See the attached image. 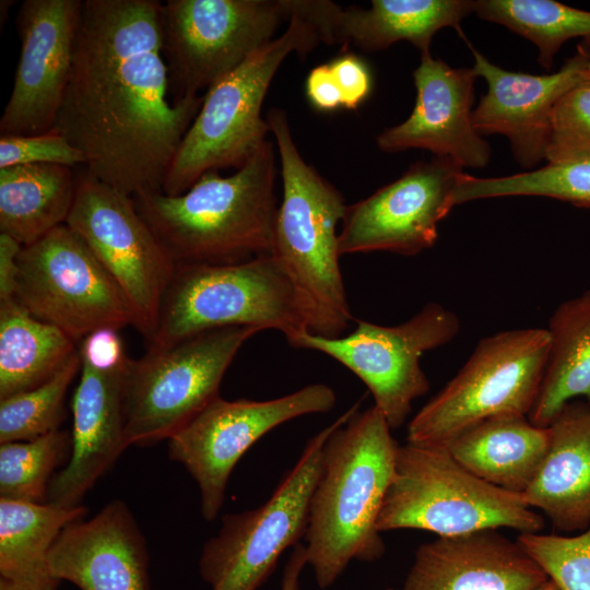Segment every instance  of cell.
<instances>
[{
	"label": "cell",
	"instance_id": "4fadbf2b",
	"mask_svg": "<svg viewBox=\"0 0 590 590\" xmlns=\"http://www.w3.org/2000/svg\"><path fill=\"white\" fill-rule=\"evenodd\" d=\"M459 330L460 320L453 311L428 303L398 326L358 320L345 337L324 338L302 331L287 342L293 347L323 353L351 370L396 429L406 421L413 401L429 390L421 368L422 355L453 340Z\"/></svg>",
	"mask_w": 590,
	"mask_h": 590
},
{
	"label": "cell",
	"instance_id": "836d02e7",
	"mask_svg": "<svg viewBox=\"0 0 590 590\" xmlns=\"http://www.w3.org/2000/svg\"><path fill=\"white\" fill-rule=\"evenodd\" d=\"M517 541L559 590H590V527L570 536L520 533Z\"/></svg>",
	"mask_w": 590,
	"mask_h": 590
},
{
	"label": "cell",
	"instance_id": "ee69618b",
	"mask_svg": "<svg viewBox=\"0 0 590 590\" xmlns=\"http://www.w3.org/2000/svg\"><path fill=\"white\" fill-rule=\"evenodd\" d=\"M586 79L590 81V47H588V61L586 66Z\"/></svg>",
	"mask_w": 590,
	"mask_h": 590
},
{
	"label": "cell",
	"instance_id": "5b68a950",
	"mask_svg": "<svg viewBox=\"0 0 590 590\" xmlns=\"http://www.w3.org/2000/svg\"><path fill=\"white\" fill-rule=\"evenodd\" d=\"M288 15L285 32L204 93L167 172L163 193L179 196L209 170L239 169L268 140L270 128L261 109L273 76L287 56H305L321 43L310 23L290 10Z\"/></svg>",
	"mask_w": 590,
	"mask_h": 590
},
{
	"label": "cell",
	"instance_id": "ffe728a7",
	"mask_svg": "<svg viewBox=\"0 0 590 590\" xmlns=\"http://www.w3.org/2000/svg\"><path fill=\"white\" fill-rule=\"evenodd\" d=\"M48 565L54 578L81 590H149L145 540L118 499L92 518L67 526L50 550Z\"/></svg>",
	"mask_w": 590,
	"mask_h": 590
},
{
	"label": "cell",
	"instance_id": "ac0fdd59",
	"mask_svg": "<svg viewBox=\"0 0 590 590\" xmlns=\"http://www.w3.org/2000/svg\"><path fill=\"white\" fill-rule=\"evenodd\" d=\"M477 76L473 67L452 68L429 51L421 52L413 72L414 108L406 120L377 137V146L386 153L424 149L461 167H485L491 146L472 123Z\"/></svg>",
	"mask_w": 590,
	"mask_h": 590
},
{
	"label": "cell",
	"instance_id": "b9f144b4",
	"mask_svg": "<svg viewBox=\"0 0 590 590\" xmlns=\"http://www.w3.org/2000/svg\"><path fill=\"white\" fill-rule=\"evenodd\" d=\"M0 590H28V589L13 581L0 578Z\"/></svg>",
	"mask_w": 590,
	"mask_h": 590
},
{
	"label": "cell",
	"instance_id": "e0dca14e",
	"mask_svg": "<svg viewBox=\"0 0 590 590\" xmlns=\"http://www.w3.org/2000/svg\"><path fill=\"white\" fill-rule=\"evenodd\" d=\"M83 0H25L17 13L20 58L0 118L1 135L49 132L70 79Z\"/></svg>",
	"mask_w": 590,
	"mask_h": 590
},
{
	"label": "cell",
	"instance_id": "2e32d148",
	"mask_svg": "<svg viewBox=\"0 0 590 590\" xmlns=\"http://www.w3.org/2000/svg\"><path fill=\"white\" fill-rule=\"evenodd\" d=\"M464 173L446 157L413 163L398 179L346 206L339 252L414 256L434 246Z\"/></svg>",
	"mask_w": 590,
	"mask_h": 590
},
{
	"label": "cell",
	"instance_id": "f546056e",
	"mask_svg": "<svg viewBox=\"0 0 590 590\" xmlns=\"http://www.w3.org/2000/svg\"><path fill=\"white\" fill-rule=\"evenodd\" d=\"M474 13L532 42L538 62L551 70L564 43L582 38L590 47V12L552 0H477Z\"/></svg>",
	"mask_w": 590,
	"mask_h": 590
},
{
	"label": "cell",
	"instance_id": "83f0119b",
	"mask_svg": "<svg viewBox=\"0 0 590 590\" xmlns=\"http://www.w3.org/2000/svg\"><path fill=\"white\" fill-rule=\"evenodd\" d=\"M550 347L530 422L548 427L564 406L585 399L590 405V291L563 302L546 328Z\"/></svg>",
	"mask_w": 590,
	"mask_h": 590
},
{
	"label": "cell",
	"instance_id": "7bdbcfd3",
	"mask_svg": "<svg viewBox=\"0 0 590 590\" xmlns=\"http://www.w3.org/2000/svg\"><path fill=\"white\" fill-rule=\"evenodd\" d=\"M536 590H559L554 582H552L550 579L547 582H545L543 586L538 588Z\"/></svg>",
	"mask_w": 590,
	"mask_h": 590
},
{
	"label": "cell",
	"instance_id": "277c9868",
	"mask_svg": "<svg viewBox=\"0 0 590 590\" xmlns=\"http://www.w3.org/2000/svg\"><path fill=\"white\" fill-rule=\"evenodd\" d=\"M283 184L272 256L293 284L309 333L341 337L353 317L340 269L339 234L346 204L342 193L300 156L286 113L267 114Z\"/></svg>",
	"mask_w": 590,
	"mask_h": 590
},
{
	"label": "cell",
	"instance_id": "e575fe53",
	"mask_svg": "<svg viewBox=\"0 0 590 590\" xmlns=\"http://www.w3.org/2000/svg\"><path fill=\"white\" fill-rule=\"evenodd\" d=\"M545 160L590 161V81L575 85L554 105Z\"/></svg>",
	"mask_w": 590,
	"mask_h": 590
},
{
	"label": "cell",
	"instance_id": "74e56055",
	"mask_svg": "<svg viewBox=\"0 0 590 590\" xmlns=\"http://www.w3.org/2000/svg\"><path fill=\"white\" fill-rule=\"evenodd\" d=\"M118 331L114 328H102L86 335L79 347L82 364L104 373L123 367L129 357Z\"/></svg>",
	"mask_w": 590,
	"mask_h": 590
},
{
	"label": "cell",
	"instance_id": "5bb4252c",
	"mask_svg": "<svg viewBox=\"0 0 590 590\" xmlns=\"http://www.w3.org/2000/svg\"><path fill=\"white\" fill-rule=\"evenodd\" d=\"M88 246L130 303L134 328L146 342L176 263L138 212L133 199L78 173V190L66 223Z\"/></svg>",
	"mask_w": 590,
	"mask_h": 590
},
{
	"label": "cell",
	"instance_id": "6da1fadb",
	"mask_svg": "<svg viewBox=\"0 0 590 590\" xmlns=\"http://www.w3.org/2000/svg\"><path fill=\"white\" fill-rule=\"evenodd\" d=\"M158 0H83L68 86L50 131L85 172L133 197L161 191L204 94L174 102Z\"/></svg>",
	"mask_w": 590,
	"mask_h": 590
},
{
	"label": "cell",
	"instance_id": "52a82bcc",
	"mask_svg": "<svg viewBox=\"0 0 590 590\" xmlns=\"http://www.w3.org/2000/svg\"><path fill=\"white\" fill-rule=\"evenodd\" d=\"M228 327L307 331L297 293L273 256L232 264H176L146 350Z\"/></svg>",
	"mask_w": 590,
	"mask_h": 590
},
{
	"label": "cell",
	"instance_id": "7c38bea8",
	"mask_svg": "<svg viewBox=\"0 0 590 590\" xmlns=\"http://www.w3.org/2000/svg\"><path fill=\"white\" fill-rule=\"evenodd\" d=\"M14 298L75 343L102 328L135 326L118 284L67 224L22 247Z\"/></svg>",
	"mask_w": 590,
	"mask_h": 590
},
{
	"label": "cell",
	"instance_id": "d6986e66",
	"mask_svg": "<svg viewBox=\"0 0 590 590\" xmlns=\"http://www.w3.org/2000/svg\"><path fill=\"white\" fill-rule=\"evenodd\" d=\"M471 50L473 69L487 83L486 93L472 113L473 127L481 135L497 133L508 138L516 162L530 170L545 158L554 105L568 90L587 81L588 46L579 44L559 71L544 75L504 70L474 48Z\"/></svg>",
	"mask_w": 590,
	"mask_h": 590
},
{
	"label": "cell",
	"instance_id": "ab89813d",
	"mask_svg": "<svg viewBox=\"0 0 590 590\" xmlns=\"http://www.w3.org/2000/svg\"><path fill=\"white\" fill-rule=\"evenodd\" d=\"M22 245L0 233V302L15 296L19 278V255Z\"/></svg>",
	"mask_w": 590,
	"mask_h": 590
},
{
	"label": "cell",
	"instance_id": "1f68e13d",
	"mask_svg": "<svg viewBox=\"0 0 590 590\" xmlns=\"http://www.w3.org/2000/svg\"><path fill=\"white\" fill-rule=\"evenodd\" d=\"M71 452V434L56 429L31 440L0 444V498L43 503L55 469Z\"/></svg>",
	"mask_w": 590,
	"mask_h": 590
},
{
	"label": "cell",
	"instance_id": "484cf974",
	"mask_svg": "<svg viewBox=\"0 0 590 590\" xmlns=\"http://www.w3.org/2000/svg\"><path fill=\"white\" fill-rule=\"evenodd\" d=\"M78 190L74 168L26 164L0 168V233L31 245L67 223Z\"/></svg>",
	"mask_w": 590,
	"mask_h": 590
},
{
	"label": "cell",
	"instance_id": "cb8c5ba5",
	"mask_svg": "<svg viewBox=\"0 0 590 590\" xmlns=\"http://www.w3.org/2000/svg\"><path fill=\"white\" fill-rule=\"evenodd\" d=\"M548 430L547 452L522 496L556 529L583 531L590 527V405L567 403Z\"/></svg>",
	"mask_w": 590,
	"mask_h": 590
},
{
	"label": "cell",
	"instance_id": "603a6c76",
	"mask_svg": "<svg viewBox=\"0 0 590 590\" xmlns=\"http://www.w3.org/2000/svg\"><path fill=\"white\" fill-rule=\"evenodd\" d=\"M127 363L109 373L82 364L71 405V452L66 467L54 474L46 503L79 506L86 492L129 447L123 415Z\"/></svg>",
	"mask_w": 590,
	"mask_h": 590
},
{
	"label": "cell",
	"instance_id": "d590c367",
	"mask_svg": "<svg viewBox=\"0 0 590 590\" xmlns=\"http://www.w3.org/2000/svg\"><path fill=\"white\" fill-rule=\"evenodd\" d=\"M26 164L85 166L84 155L69 140L49 131L35 135H1L0 168Z\"/></svg>",
	"mask_w": 590,
	"mask_h": 590
},
{
	"label": "cell",
	"instance_id": "3957f363",
	"mask_svg": "<svg viewBox=\"0 0 590 590\" xmlns=\"http://www.w3.org/2000/svg\"><path fill=\"white\" fill-rule=\"evenodd\" d=\"M274 144L229 176L204 173L187 191L132 197L176 264H232L271 256L278 215Z\"/></svg>",
	"mask_w": 590,
	"mask_h": 590
},
{
	"label": "cell",
	"instance_id": "ba28073f",
	"mask_svg": "<svg viewBox=\"0 0 590 590\" xmlns=\"http://www.w3.org/2000/svg\"><path fill=\"white\" fill-rule=\"evenodd\" d=\"M548 347L546 328L511 329L481 339L456 376L410 421L406 442L446 446L487 418L528 416Z\"/></svg>",
	"mask_w": 590,
	"mask_h": 590
},
{
	"label": "cell",
	"instance_id": "60d3db41",
	"mask_svg": "<svg viewBox=\"0 0 590 590\" xmlns=\"http://www.w3.org/2000/svg\"><path fill=\"white\" fill-rule=\"evenodd\" d=\"M306 565V547L302 543H298L293 547L286 563L281 590H299V576Z\"/></svg>",
	"mask_w": 590,
	"mask_h": 590
},
{
	"label": "cell",
	"instance_id": "9a60e30c",
	"mask_svg": "<svg viewBox=\"0 0 590 590\" xmlns=\"http://www.w3.org/2000/svg\"><path fill=\"white\" fill-rule=\"evenodd\" d=\"M335 401L324 384L264 401L217 397L176 432L168 439L169 458L197 482L203 518L211 521L219 515L229 475L253 444L285 422L330 411Z\"/></svg>",
	"mask_w": 590,
	"mask_h": 590
},
{
	"label": "cell",
	"instance_id": "d4e9b609",
	"mask_svg": "<svg viewBox=\"0 0 590 590\" xmlns=\"http://www.w3.org/2000/svg\"><path fill=\"white\" fill-rule=\"evenodd\" d=\"M548 445V427L532 424L526 415H500L465 429L445 447L477 477L522 495Z\"/></svg>",
	"mask_w": 590,
	"mask_h": 590
},
{
	"label": "cell",
	"instance_id": "4316f807",
	"mask_svg": "<svg viewBox=\"0 0 590 590\" xmlns=\"http://www.w3.org/2000/svg\"><path fill=\"white\" fill-rule=\"evenodd\" d=\"M83 506L0 498V578L28 590H59L48 556L62 530L81 520Z\"/></svg>",
	"mask_w": 590,
	"mask_h": 590
},
{
	"label": "cell",
	"instance_id": "8992f818",
	"mask_svg": "<svg viewBox=\"0 0 590 590\" xmlns=\"http://www.w3.org/2000/svg\"><path fill=\"white\" fill-rule=\"evenodd\" d=\"M542 516L523 496L477 477L445 446L399 445L379 532L416 529L455 536L509 528L540 532Z\"/></svg>",
	"mask_w": 590,
	"mask_h": 590
},
{
	"label": "cell",
	"instance_id": "8fae6325",
	"mask_svg": "<svg viewBox=\"0 0 590 590\" xmlns=\"http://www.w3.org/2000/svg\"><path fill=\"white\" fill-rule=\"evenodd\" d=\"M285 0H167L160 30L172 99L204 94L288 22Z\"/></svg>",
	"mask_w": 590,
	"mask_h": 590
},
{
	"label": "cell",
	"instance_id": "f35d334b",
	"mask_svg": "<svg viewBox=\"0 0 590 590\" xmlns=\"http://www.w3.org/2000/svg\"><path fill=\"white\" fill-rule=\"evenodd\" d=\"M306 96L310 105L320 111H333L343 108L342 95L329 63L311 69L305 83Z\"/></svg>",
	"mask_w": 590,
	"mask_h": 590
},
{
	"label": "cell",
	"instance_id": "30bf717a",
	"mask_svg": "<svg viewBox=\"0 0 590 590\" xmlns=\"http://www.w3.org/2000/svg\"><path fill=\"white\" fill-rule=\"evenodd\" d=\"M359 404L357 401L308 440L296 464L264 504L222 517L217 534L205 542L199 562L200 575L211 590H257L283 552L305 536L324 444Z\"/></svg>",
	"mask_w": 590,
	"mask_h": 590
},
{
	"label": "cell",
	"instance_id": "f6af8a7d",
	"mask_svg": "<svg viewBox=\"0 0 590 590\" xmlns=\"http://www.w3.org/2000/svg\"><path fill=\"white\" fill-rule=\"evenodd\" d=\"M385 590H396V589H393V588H387V589H385Z\"/></svg>",
	"mask_w": 590,
	"mask_h": 590
},
{
	"label": "cell",
	"instance_id": "4dcf8cb0",
	"mask_svg": "<svg viewBox=\"0 0 590 590\" xmlns=\"http://www.w3.org/2000/svg\"><path fill=\"white\" fill-rule=\"evenodd\" d=\"M517 196L546 197L590 208V161L548 163L535 170L494 178L464 173L455 191V203Z\"/></svg>",
	"mask_w": 590,
	"mask_h": 590
},
{
	"label": "cell",
	"instance_id": "7402d4cb",
	"mask_svg": "<svg viewBox=\"0 0 590 590\" xmlns=\"http://www.w3.org/2000/svg\"><path fill=\"white\" fill-rule=\"evenodd\" d=\"M547 581L518 541L482 530L422 544L402 590H536Z\"/></svg>",
	"mask_w": 590,
	"mask_h": 590
},
{
	"label": "cell",
	"instance_id": "44dd1931",
	"mask_svg": "<svg viewBox=\"0 0 590 590\" xmlns=\"http://www.w3.org/2000/svg\"><path fill=\"white\" fill-rule=\"evenodd\" d=\"M290 11L317 31L320 40L352 43L364 51L387 49L406 40L421 52L429 51L434 35L444 27L460 31L461 21L474 12L470 0H373L370 8H341L327 0H287Z\"/></svg>",
	"mask_w": 590,
	"mask_h": 590
},
{
	"label": "cell",
	"instance_id": "8d00e7d4",
	"mask_svg": "<svg viewBox=\"0 0 590 590\" xmlns=\"http://www.w3.org/2000/svg\"><path fill=\"white\" fill-rule=\"evenodd\" d=\"M342 95L343 108L355 110L371 91V74L366 62L354 54H344L329 62Z\"/></svg>",
	"mask_w": 590,
	"mask_h": 590
},
{
	"label": "cell",
	"instance_id": "7a4b0ae2",
	"mask_svg": "<svg viewBox=\"0 0 590 590\" xmlns=\"http://www.w3.org/2000/svg\"><path fill=\"white\" fill-rule=\"evenodd\" d=\"M398 448L375 405L355 412L328 437L305 533L307 565L321 589L332 586L352 560L384 555L377 522Z\"/></svg>",
	"mask_w": 590,
	"mask_h": 590
},
{
	"label": "cell",
	"instance_id": "f1b7e54d",
	"mask_svg": "<svg viewBox=\"0 0 590 590\" xmlns=\"http://www.w3.org/2000/svg\"><path fill=\"white\" fill-rule=\"evenodd\" d=\"M78 351L69 335L15 298L0 302V400L45 384Z\"/></svg>",
	"mask_w": 590,
	"mask_h": 590
},
{
	"label": "cell",
	"instance_id": "d6a6232c",
	"mask_svg": "<svg viewBox=\"0 0 590 590\" xmlns=\"http://www.w3.org/2000/svg\"><path fill=\"white\" fill-rule=\"evenodd\" d=\"M82 367L79 351L48 381L0 400V444L31 440L59 429L68 389Z\"/></svg>",
	"mask_w": 590,
	"mask_h": 590
},
{
	"label": "cell",
	"instance_id": "9c48e42d",
	"mask_svg": "<svg viewBox=\"0 0 590 590\" xmlns=\"http://www.w3.org/2000/svg\"><path fill=\"white\" fill-rule=\"evenodd\" d=\"M260 330L205 331L129 358L123 381L125 435L129 446L169 439L220 397L222 379L244 343Z\"/></svg>",
	"mask_w": 590,
	"mask_h": 590
}]
</instances>
